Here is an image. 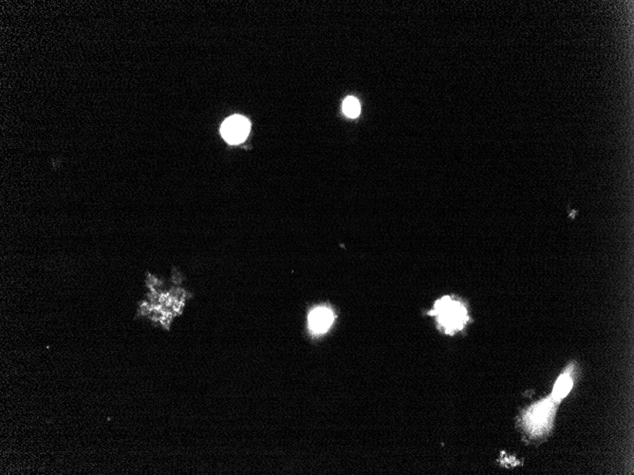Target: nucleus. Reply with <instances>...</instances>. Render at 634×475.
Here are the masks:
<instances>
[{
    "label": "nucleus",
    "mask_w": 634,
    "mask_h": 475,
    "mask_svg": "<svg viewBox=\"0 0 634 475\" xmlns=\"http://www.w3.org/2000/svg\"><path fill=\"white\" fill-rule=\"evenodd\" d=\"M430 315L436 317L441 328L448 335L461 331L469 320V311L464 303L450 296H444L436 301Z\"/></svg>",
    "instance_id": "1"
},
{
    "label": "nucleus",
    "mask_w": 634,
    "mask_h": 475,
    "mask_svg": "<svg viewBox=\"0 0 634 475\" xmlns=\"http://www.w3.org/2000/svg\"><path fill=\"white\" fill-rule=\"evenodd\" d=\"M553 402L548 399L537 403L524 415V426L532 435H540L549 427L553 414Z\"/></svg>",
    "instance_id": "2"
},
{
    "label": "nucleus",
    "mask_w": 634,
    "mask_h": 475,
    "mask_svg": "<svg viewBox=\"0 0 634 475\" xmlns=\"http://www.w3.org/2000/svg\"><path fill=\"white\" fill-rule=\"evenodd\" d=\"M250 123L243 116L230 117L222 124L220 132L228 144H238L246 139L250 132Z\"/></svg>",
    "instance_id": "3"
},
{
    "label": "nucleus",
    "mask_w": 634,
    "mask_h": 475,
    "mask_svg": "<svg viewBox=\"0 0 634 475\" xmlns=\"http://www.w3.org/2000/svg\"><path fill=\"white\" fill-rule=\"evenodd\" d=\"M334 321V312L324 306L314 308L309 315V326L316 334H323L328 331Z\"/></svg>",
    "instance_id": "4"
},
{
    "label": "nucleus",
    "mask_w": 634,
    "mask_h": 475,
    "mask_svg": "<svg viewBox=\"0 0 634 475\" xmlns=\"http://www.w3.org/2000/svg\"><path fill=\"white\" fill-rule=\"evenodd\" d=\"M573 385L574 383L571 378V372L567 370L558 378L557 383L555 384L552 394L553 401L555 402L562 401L570 393Z\"/></svg>",
    "instance_id": "5"
},
{
    "label": "nucleus",
    "mask_w": 634,
    "mask_h": 475,
    "mask_svg": "<svg viewBox=\"0 0 634 475\" xmlns=\"http://www.w3.org/2000/svg\"><path fill=\"white\" fill-rule=\"evenodd\" d=\"M343 111H344L345 115L350 117V118H356V117L359 116L361 106L357 99L355 97L346 98L344 103H343Z\"/></svg>",
    "instance_id": "6"
}]
</instances>
